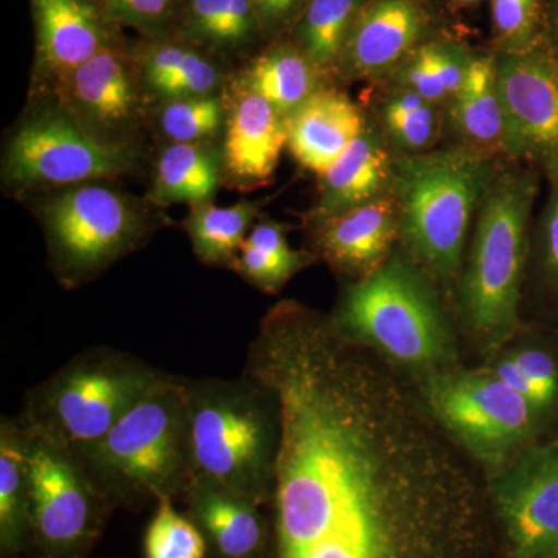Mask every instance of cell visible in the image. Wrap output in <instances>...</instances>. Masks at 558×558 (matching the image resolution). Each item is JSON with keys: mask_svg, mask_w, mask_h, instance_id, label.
<instances>
[{"mask_svg": "<svg viewBox=\"0 0 558 558\" xmlns=\"http://www.w3.org/2000/svg\"><path fill=\"white\" fill-rule=\"evenodd\" d=\"M395 369L296 301L264 317L247 377L277 411V558H405L416 526L468 506L472 473Z\"/></svg>", "mask_w": 558, "mask_h": 558, "instance_id": "6da1fadb", "label": "cell"}, {"mask_svg": "<svg viewBox=\"0 0 558 558\" xmlns=\"http://www.w3.org/2000/svg\"><path fill=\"white\" fill-rule=\"evenodd\" d=\"M542 174L502 159L481 201L458 286L462 326L495 354L521 329V300L531 252L532 213Z\"/></svg>", "mask_w": 558, "mask_h": 558, "instance_id": "7a4b0ae2", "label": "cell"}, {"mask_svg": "<svg viewBox=\"0 0 558 558\" xmlns=\"http://www.w3.org/2000/svg\"><path fill=\"white\" fill-rule=\"evenodd\" d=\"M459 146L395 156L391 193L400 211L398 247L440 292L453 295L481 201L499 161Z\"/></svg>", "mask_w": 558, "mask_h": 558, "instance_id": "3957f363", "label": "cell"}, {"mask_svg": "<svg viewBox=\"0 0 558 558\" xmlns=\"http://www.w3.org/2000/svg\"><path fill=\"white\" fill-rule=\"evenodd\" d=\"M332 319L349 339L414 376L457 366V337L440 290L399 247L344 290Z\"/></svg>", "mask_w": 558, "mask_h": 558, "instance_id": "277c9868", "label": "cell"}, {"mask_svg": "<svg viewBox=\"0 0 558 558\" xmlns=\"http://www.w3.org/2000/svg\"><path fill=\"white\" fill-rule=\"evenodd\" d=\"M81 459L112 505L185 495L193 461L183 380L163 374Z\"/></svg>", "mask_w": 558, "mask_h": 558, "instance_id": "5b68a950", "label": "cell"}, {"mask_svg": "<svg viewBox=\"0 0 558 558\" xmlns=\"http://www.w3.org/2000/svg\"><path fill=\"white\" fill-rule=\"evenodd\" d=\"M193 476L259 501L271 497L278 421L269 392L240 381H186Z\"/></svg>", "mask_w": 558, "mask_h": 558, "instance_id": "8992f818", "label": "cell"}, {"mask_svg": "<svg viewBox=\"0 0 558 558\" xmlns=\"http://www.w3.org/2000/svg\"><path fill=\"white\" fill-rule=\"evenodd\" d=\"M416 385L429 416L492 473L537 442L550 421L488 368L432 371Z\"/></svg>", "mask_w": 558, "mask_h": 558, "instance_id": "52a82bcc", "label": "cell"}, {"mask_svg": "<svg viewBox=\"0 0 558 558\" xmlns=\"http://www.w3.org/2000/svg\"><path fill=\"white\" fill-rule=\"evenodd\" d=\"M163 374L117 352L73 359L40 387L27 413L83 458Z\"/></svg>", "mask_w": 558, "mask_h": 558, "instance_id": "ba28073f", "label": "cell"}, {"mask_svg": "<svg viewBox=\"0 0 558 558\" xmlns=\"http://www.w3.org/2000/svg\"><path fill=\"white\" fill-rule=\"evenodd\" d=\"M20 424L31 481L32 542L40 558H83L113 505L75 451L28 414Z\"/></svg>", "mask_w": 558, "mask_h": 558, "instance_id": "9c48e42d", "label": "cell"}, {"mask_svg": "<svg viewBox=\"0 0 558 558\" xmlns=\"http://www.w3.org/2000/svg\"><path fill=\"white\" fill-rule=\"evenodd\" d=\"M46 227L58 270L69 281H81L137 244L143 218L116 190L90 182L50 201Z\"/></svg>", "mask_w": 558, "mask_h": 558, "instance_id": "30bf717a", "label": "cell"}, {"mask_svg": "<svg viewBox=\"0 0 558 558\" xmlns=\"http://www.w3.org/2000/svg\"><path fill=\"white\" fill-rule=\"evenodd\" d=\"M497 53V51H495ZM499 97L505 110V159L558 175V61L546 47L497 53Z\"/></svg>", "mask_w": 558, "mask_h": 558, "instance_id": "8fae6325", "label": "cell"}, {"mask_svg": "<svg viewBox=\"0 0 558 558\" xmlns=\"http://www.w3.org/2000/svg\"><path fill=\"white\" fill-rule=\"evenodd\" d=\"M130 150L60 116L28 121L10 143L7 167L24 185H80L131 170Z\"/></svg>", "mask_w": 558, "mask_h": 558, "instance_id": "7c38bea8", "label": "cell"}, {"mask_svg": "<svg viewBox=\"0 0 558 558\" xmlns=\"http://www.w3.org/2000/svg\"><path fill=\"white\" fill-rule=\"evenodd\" d=\"M453 32L439 0H366L360 9L336 78L381 84L427 40Z\"/></svg>", "mask_w": 558, "mask_h": 558, "instance_id": "4fadbf2b", "label": "cell"}, {"mask_svg": "<svg viewBox=\"0 0 558 558\" xmlns=\"http://www.w3.org/2000/svg\"><path fill=\"white\" fill-rule=\"evenodd\" d=\"M490 494L512 558H558V446L532 444L492 473Z\"/></svg>", "mask_w": 558, "mask_h": 558, "instance_id": "5bb4252c", "label": "cell"}, {"mask_svg": "<svg viewBox=\"0 0 558 558\" xmlns=\"http://www.w3.org/2000/svg\"><path fill=\"white\" fill-rule=\"evenodd\" d=\"M314 223L318 255L354 281L380 269L399 245L400 211L392 193Z\"/></svg>", "mask_w": 558, "mask_h": 558, "instance_id": "9a60e30c", "label": "cell"}, {"mask_svg": "<svg viewBox=\"0 0 558 558\" xmlns=\"http://www.w3.org/2000/svg\"><path fill=\"white\" fill-rule=\"evenodd\" d=\"M392 156L379 124L366 120L365 128L319 178L318 199L312 208L314 222L332 218L391 193Z\"/></svg>", "mask_w": 558, "mask_h": 558, "instance_id": "2e32d148", "label": "cell"}, {"mask_svg": "<svg viewBox=\"0 0 558 558\" xmlns=\"http://www.w3.org/2000/svg\"><path fill=\"white\" fill-rule=\"evenodd\" d=\"M183 497L213 558L263 556L267 531L259 501L197 476Z\"/></svg>", "mask_w": 558, "mask_h": 558, "instance_id": "e0dca14e", "label": "cell"}, {"mask_svg": "<svg viewBox=\"0 0 558 558\" xmlns=\"http://www.w3.org/2000/svg\"><path fill=\"white\" fill-rule=\"evenodd\" d=\"M40 64L70 75L113 40L97 0H32Z\"/></svg>", "mask_w": 558, "mask_h": 558, "instance_id": "ac0fdd59", "label": "cell"}, {"mask_svg": "<svg viewBox=\"0 0 558 558\" xmlns=\"http://www.w3.org/2000/svg\"><path fill=\"white\" fill-rule=\"evenodd\" d=\"M368 116L344 92L322 87L286 120L288 149L318 178L365 128Z\"/></svg>", "mask_w": 558, "mask_h": 558, "instance_id": "d6986e66", "label": "cell"}, {"mask_svg": "<svg viewBox=\"0 0 558 558\" xmlns=\"http://www.w3.org/2000/svg\"><path fill=\"white\" fill-rule=\"evenodd\" d=\"M284 148V117L259 95L240 87L227 120L222 154L226 171L244 186L269 182Z\"/></svg>", "mask_w": 558, "mask_h": 558, "instance_id": "ffe728a7", "label": "cell"}, {"mask_svg": "<svg viewBox=\"0 0 558 558\" xmlns=\"http://www.w3.org/2000/svg\"><path fill=\"white\" fill-rule=\"evenodd\" d=\"M444 110L451 146L505 159V110L494 50L476 51L461 87Z\"/></svg>", "mask_w": 558, "mask_h": 558, "instance_id": "44dd1931", "label": "cell"}, {"mask_svg": "<svg viewBox=\"0 0 558 558\" xmlns=\"http://www.w3.org/2000/svg\"><path fill=\"white\" fill-rule=\"evenodd\" d=\"M137 60L150 89L168 100L213 95L220 72L207 51L182 35L149 36Z\"/></svg>", "mask_w": 558, "mask_h": 558, "instance_id": "7402d4cb", "label": "cell"}, {"mask_svg": "<svg viewBox=\"0 0 558 558\" xmlns=\"http://www.w3.org/2000/svg\"><path fill=\"white\" fill-rule=\"evenodd\" d=\"M328 80L289 38L270 40L241 73V87L259 95L286 120Z\"/></svg>", "mask_w": 558, "mask_h": 558, "instance_id": "603a6c76", "label": "cell"}, {"mask_svg": "<svg viewBox=\"0 0 558 558\" xmlns=\"http://www.w3.org/2000/svg\"><path fill=\"white\" fill-rule=\"evenodd\" d=\"M476 50L457 33L427 40L388 76L380 86L411 90L432 105L446 109L468 75Z\"/></svg>", "mask_w": 558, "mask_h": 558, "instance_id": "cb8c5ba5", "label": "cell"}, {"mask_svg": "<svg viewBox=\"0 0 558 558\" xmlns=\"http://www.w3.org/2000/svg\"><path fill=\"white\" fill-rule=\"evenodd\" d=\"M73 101L102 126L130 120L135 109V92L126 57L116 40L70 75Z\"/></svg>", "mask_w": 558, "mask_h": 558, "instance_id": "d4e9b609", "label": "cell"}, {"mask_svg": "<svg viewBox=\"0 0 558 558\" xmlns=\"http://www.w3.org/2000/svg\"><path fill=\"white\" fill-rule=\"evenodd\" d=\"M32 543L31 481L20 422L0 428V548L16 558Z\"/></svg>", "mask_w": 558, "mask_h": 558, "instance_id": "484cf974", "label": "cell"}, {"mask_svg": "<svg viewBox=\"0 0 558 558\" xmlns=\"http://www.w3.org/2000/svg\"><path fill=\"white\" fill-rule=\"evenodd\" d=\"M175 31L211 50L236 51L266 39L252 0H183Z\"/></svg>", "mask_w": 558, "mask_h": 558, "instance_id": "4316f807", "label": "cell"}, {"mask_svg": "<svg viewBox=\"0 0 558 558\" xmlns=\"http://www.w3.org/2000/svg\"><path fill=\"white\" fill-rule=\"evenodd\" d=\"M222 157L201 143H172L157 165L153 201L157 204H207L219 189Z\"/></svg>", "mask_w": 558, "mask_h": 558, "instance_id": "83f0119b", "label": "cell"}, {"mask_svg": "<svg viewBox=\"0 0 558 558\" xmlns=\"http://www.w3.org/2000/svg\"><path fill=\"white\" fill-rule=\"evenodd\" d=\"M366 0H307L288 38L328 78L336 76L349 32Z\"/></svg>", "mask_w": 558, "mask_h": 558, "instance_id": "f1b7e54d", "label": "cell"}, {"mask_svg": "<svg viewBox=\"0 0 558 558\" xmlns=\"http://www.w3.org/2000/svg\"><path fill=\"white\" fill-rule=\"evenodd\" d=\"M258 208L256 202L247 201L230 207L197 205L186 220L194 253L207 264H233L247 240Z\"/></svg>", "mask_w": 558, "mask_h": 558, "instance_id": "f546056e", "label": "cell"}, {"mask_svg": "<svg viewBox=\"0 0 558 558\" xmlns=\"http://www.w3.org/2000/svg\"><path fill=\"white\" fill-rule=\"evenodd\" d=\"M492 373L549 418L558 414V352L546 343H527L512 349L494 365Z\"/></svg>", "mask_w": 558, "mask_h": 558, "instance_id": "4dcf8cb0", "label": "cell"}, {"mask_svg": "<svg viewBox=\"0 0 558 558\" xmlns=\"http://www.w3.org/2000/svg\"><path fill=\"white\" fill-rule=\"evenodd\" d=\"M490 22L497 53H524L543 44L542 0H490Z\"/></svg>", "mask_w": 558, "mask_h": 558, "instance_id": "1f68e13d", "label": "cell"}, {"mask_svg": "<svg viewBox=\"0 0 558 558\" xmlns=\"http://www.w3.org/2000/svg\"><path fill=\"white\" fill-rule=\"evenodd\" d=\"M208 546L201 529L179 513L172 498H161L145 534L146 558H205Z\"/></svg>", "mask_w": 558, "mask_h": 558, "instance_id": "d6a6232c", "label": "cell"}, {"mask_svg": "<svg viewBox=\"0 0 558 558\" xmlns=\"http://www.w3.org/2000/svg\"><path fill=\"white\" fill-rule=\"evenodd\" d=\"M548 183V199L531 231L529 260L539 299L558 312V175Z\"/></svg>", "mask_w": 558, "mask_h": 558, "instance_id": "836d02e7", "label": "cell"}, {"mask_svg": "<svg viewBox=\"0 0 558 558\" xmlns=\"http://www.w3.org/2000/svg\"><path fill=\"white\" fill-rule=\"evenodd\" d=\"M222 100L215 95L168 100L160 113V126L172 143H202L223 123Z\"/></svg>", "mask_w": 558, "mask_h": 558, "instance_id": "e575fe53", "label": "cell"}, {"mask_svg": "<svg viewBox=\"0 0 558 558\" xmlns=\"http://www.w3.org/2000/svg\"><path fill=\"white\" fill-rule=\"evenodd\" d=\"M314 259L315 256L307 252H301L293 258H284L244 241L240 255L231 266L256 288L277 293L293 275L306 269Z\"/></svg>", "mask_w": 558, "mask_h": 558, "instance_id": "d590c367", "label": "cell"}, {"mask_svg": "<svg viewBox=\"0 0 558 558\" xmlns=\"http://www.w3.org/2000/svg\"><path fill=\"white\" fill-rule=\"evenodd\" d=\"M113 25L137 28L145 36L174 33L183 0H97Z\"/></svg>", "mask_w": 558, "mask_h": 558, "instance_id": "8d00e7d4", "label": "cell"}, {"mask_svg": "<svg viewBox=\"0 0 558 558\" xmlns=\"http://www.w3.org/2000/svg\"><path fill=\"white\" fill-rule=\"evenodd\" d=\"M380 131L392 156L429 153L436 149L446 131V110L436 105H427L399 123Z\"/></svg>", "mask_w": 558, "mask_h": 558, "instance_id": "74e56055", "label": "cell"}, {"mask_svg": "<svg viewBox=\"0 0 558 558\" xmlns=\"http://www.w3.org/2000/svg\"><path fill=\"white\" fill-rule=\"evenodd\" d=\"M307 0H252L266 40L288 38Z\"/></svg>", "mask_w": 558, "mask_h": 558, "instance_id": "f35d334b", "label": "cell"}, {"mask_svg": "<svg viewBox=\"0 0 558 558\" xmlns=\"http://www.w3.org/2000/svg\"><path fill=\"white\" fill-rule=\"evenodd\" d=\"M543 46L558 61V0H542Z\"/></svg>", "mask_w": 558, "mask_h": 558, "instance_id": "ab89813d", "label": "cell"}, {"mask_svg": "<svg viewBox=\"0 0 558 558\" xmlns=\"http://www.w3.org/2000/svg\"><path fill=\"white\" fill-rule=\"evenodd\" d=\"M481 2H484V0H450L451 5L457 7V9H470V7L478 5Z\"/></svg>", "mask_w": 558, "mask_h": 558, "instance_id": "60d3db41", "label": "cell"}, {"mask_svg": "<svg viewBox=\"0 0 558 558\" xmlns=\"http://www.w3.org/2000/svg\"><path fill=\"white\" fill-rule=\"evenodd\" d=\"M553 442L556 444V446H558V435L556 439H553Z\"/></svg>", "mask_w": 558, "mask_h": 558, "instance_id": "b9f144b4", "label": "cell"}]
</instances>
